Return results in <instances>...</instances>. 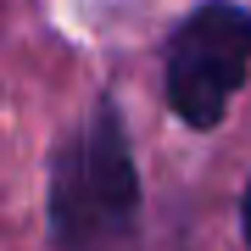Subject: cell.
Instances as JSON below:
<instances>
[{
	"instance_id": "1",
	"label": "cell",
	"mask_w": 251,
	"mask_h": 251,
	"mask_svg": "<svg viewBox=\"0 0 251 251\" xmlns=\"http://www.w3.org/2000/svg\"><path fill=\"white\" fill-rule=\"evenodd\" d=\"M134 168L123 156L117 128L100 117L56 162V234L67 246H106L134 224Z\"/></svg>"
},
{
	"instance_id": "2",
	"label": "cell",
	"mask_w": 251,
	"mask_h": 251,
	"mask_svg": "<svg viewBox=\"0 0 251 251\" xmlns=\"http://www.w3.org/2000/svg\"><path fill=\"white\" fill-rule=\"evenodd\" d=\"M251 62V17L229 0L190 11L168 50V100L184 123L212 128Z\"/></svg>"
},
{
	"instance_id": "3",
	"label": "cell",
	"mask_w": 251,
	"mask_h": 251,
	"mask_svg": "<svg viewBox=\"0 0 251 251\" xmlns=\"http://www.w3.org/2000/svg\"><path fill=\"white\" fill-rule=\"evenodd\" d=\"M246 240H251V190H246Z\"/></svg>"
}]
</instances>
